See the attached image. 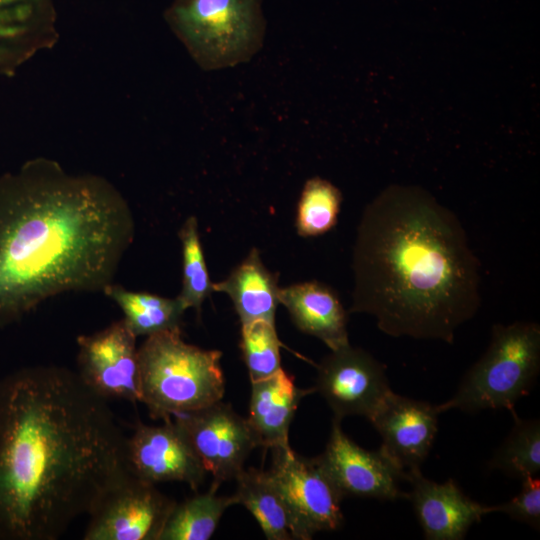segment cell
I'll use <instances>...</instances> for the list:
<instances>
[{
  "instance_id": "1",
  "label": "cell",
  "mask_w": 540,
  "mask_h": 540,
  "mask_svg": "<svg viewBox=\"0 0 540 540\" xmlns=\"http://www.w3.org/2000/svg\"><path fill=\"white\" fill-rule=\"evenodd\" d=\"M107 400L58 366L0 380V540H56L129 473Z\"/></svg>"
},
{
  "instance_id": "2",
  "label": "cell",
  "mask_w": 540,
  "mask_h": 540,
  "mask_svg": "<svg viewBox=\"0 0 540 540\" xmlns=\"http://www.w3.org/2000/svg\"><path fill=\"white\" fill-rule=\"evenodd\" d=\"M106 179L35 158L0 177V326L65 292L103 291L134 238Z\"/></svg>"
},
{
  "instance_id": "3",
  "label": "cell",
  "mask_w": 540,
  "mask_h": 540,
  "mask_svg": "<svg viewBox=\"0 0 540 540\" xmlns=\"http://www.w3.org/2000/svg\"><path fill=\"white\" fill-rule=\"evenodd\" d=\"M352 269L350 312L392 337L452 344L481 305L480 262L462 223L417 186L391 185L365 207Z\"/></svg>"
},
{
  "instance_id": "4",
  "label": "cell",
  "mask_w": 540,
  "mask_h": 540,
  "mask_svg": "<svg viewBox=\"0 0 540 540\" xmlns=\"http://www.w3.org/2000/svg\"><path fill=\"white\" fill-rule=\"evenodd\" d=\"M138 354L140 402L151 418L170 419L222 400V352L186 343L181 329L147 336Z\"/></svg>"
},
{
  "instance_id": "5",
  "label": "cell",
  "mask_w": 540,
  "mask_h": 540,
  "mask_svg": "<svg viewBox=\"0 0 540 540\" xmlns=\"http://www.w3.org/2000/svg\"><path fill=\"white\" fill-rule=\"evenodd\" d=\"M164 18L206 71L248 62L263 46L262 0H173Z\"/></svg>"
},
{
  "instance_id": "6",
  "label": "cell",
  "mask_w": 540,
  "mask_h": 540,
  "mask_svg": "<svg viewBox=\"0 0 540 540\" xmlns=\"http://www.w3.org/2000/svg\"><path fill=\"white\" fill-rule=\"evenodd\" d=\"M540 370V326L517 321L495 324L481 358L466 372L455 394L437 405L440 413L508 409L528 395Z\"/></svg>"
},
{
  "instance_id": "7",
  "label": "cell",
  "mask_w": 540,
  "mask_h": 540,
  "mask_svg": "<svg viewBox=\"0 0 540 540\" xmlns=\"http://www.w3.org/2000/svg\"><path fill=\"white\" fill-rule=\"evenodd\" d=\"M271 450L269 472L291 513L297 540H310L317 532L338 529L343 522V496L318 457L301 456L290 445Z\"/></svg>"
},
{
  "instance_id": "8",
  "label": "cell",
  "mask_w": 540,
  "mask_h": 540,
  "mask_svg": "<svg viewBox=\"0 0 540 540\" xmlns=\"http://www.w3.org/2000/svg\"><path fill=\"white\" fill-rule=\"evenodd\" d=\"M175 501L128 473L94 505L84 540H159Z\"/></svg>"
},
{
  "instance_id": "9",
  "label": "cell",
  "mask_w": 540,
  "mask_h": 540,
  "mask_svg": "<svg viewBox=\"0 0 540 540\" xmlns=\"http://www.w3.org/2000/svg\"><path fill=\"white\" fill-rule=\"evenodd\" d=\"M198 456L212 484L235 479L257 440L247 419L222 400L173 417Z\"/></svg>"
},
{
  "instance_id": "10",
  "label": "cell",
  "mask_w": 540,
  "mask_h": 540,
  "mask_svg": "<svg viewBox=\"0 0 540 540\" xmlns=\"http://www.w3.org/2000/svg\"><path fill=\"white\" fill-rule=\"evenodd\" d=\"M314 388L340 420L353 415L369 420L392 392L385 365L350 344L323 358Z\"/></svg>"
},
{
  "instance_id": "11",
  "label": "cell",
  "mask_w": 540,
  "mask_h": 540,
  "mask_svg": "<svg viewBox=\"0 0 540 540\" xmlns=\"http://www.w3.org/2000/svg\"><path fill=\"white\" fill-rule=\"evenodd\" d=\"M136 336L124 319L89 335L78 344V376L100 397L140 402L139 354Z\"/></svg>"
},
{
  "instance_id": "12",
  "label": "cell",
  "mask_w": 540,
  "mask_h": 540,
  "mask_svg": "<svg viewBox=\"0 0 540 540\" xmlns=\"http://www.w3.org/2000/svg\"><path fill=\"white\" fill-rule=\"evenodd\" d=\"M341 421L333 418L326 448L317 457L343 498L406 499L400 486L406 473L379 449L368 451L356 444L342 430Z\"/></svg>"
},
{
  "instance_id": "13",
  "label": "cell",
  "mask_w": 540,
  "mask_h": 540,
  "mask_svg": "<svg viewBox=\"0 0 540 540\" xmlns=\"http://www.w3.org/2000/svg\"><path fill=\"white\" fill-rule=\"evenodd\" d=\"M126 466L152 484L182 482L197 490L207 473L173 418L152 426L139 423L125 440Z\"/></svg>"
},
{
  "instance_id": "14",
  "label": "cell",
  "mask_w": 540,
  "mask_h": 540,
  "mask_svg": "<svg viewBox=\"0 0 540 540\" xmlns=\"http://www.w3.org/2000/svg\"><path fill=\"white\" fill-rule=\"evenodd\" d=\"M437 405L398 395L385 398L369 421L381 436L379 450L405 473L421 470L437 431Z\"/></svg>"
},
{
  "instance_id": "15",
  "label": "cell",
  "mask_w": 540,
  "mask_h": 540,
  "mask_svg": "<svg viewBox=\"0 0 540 540\" xmlns=\"http://www.w3.org/2000/svg\"><path fill=\"white\" fill-rule=\"evenodd\" d=\"M407 498L427 540H462L470 527L492 513L491 505L469 498L453 479L436 483L421 470L406 473Z\"/></svg>"
},
{
  "instance_id": "16",
  "label": "cell",
  "mask_w": 540,
  "mask_h": 540,
  "mask_svg": "<svg viewBox=\"0 0 540 540\" xmlns=\"http://www.w3.org/2000/svg\"><path fill=\"white\" fill-rule=\"evenodd\" d=\"M55 0H0V75L12 76L58 37Z\"/></svg>"
},
{
  "instance_id": "17",
  "label": "cell",
  "mask_w": 540,
  "mask_h": 540,
  "mask_svg": "<svg viewBox=\"0 0 540 540\" xmlns=\"http://www.w3.org/2000/svg\"><path fill=\"white\" fill-rule=\"evenodd\" d=\"M252 383L247 422L258 447L277 448L289 445L291 422L300 401L315 388H299L292 375L283 368Z\"/></svg>"
},
{
  "instance_id": "18",
  "label": "cell",
  "mask_w": 540,
  "mask_h": 540,
  "mask_svg": "<svg viewBox=\"0 0 540 540\" xmlns=\"http://www.w3.org/2000/svg\"><path fill=\"white\" fill-rule=\"evenodd\" d=\"M278 299L299 330L320 339L331 351L350 344L346 311L329 286L317 281L297 283L279 289Z\"/></svg>"
},
{
  "instance_id": "19",
  "label": "cell",
  "mask_w": 540,
  "mask_h": 540,
  "mask_svg": "<svg viewBox=\"0 0 540 540\" xmlns=\"http://www.w3.org/2000/svg\"><path fill=\"white\" fill-rule=\"evenodd\" d=\"M277 282V275L265 267L253 248L225 280L213 283L212 289L230 297L241 325L258 320L275 324L280 289Z\"/></svg>"
},
{
  "instance_id": "20",
  "label": "cell",
  "mask_w": 540,
  "mask_h": 540,
  "mask_svg": "<svg viewBox=\"0 0 540 540\" xmlns=\"http://www.w3.org/2000/svg\"><path fill=\"white\" fill-rule=\"evenodd\" d=\"M235 480V504L253 515L266 539L297 540L291 513L269 471L243 468Z\"/></svg>"
},
{
  "instance_id": "21",
  "label": "cell",
  "mask_w": 540,
  "mask_h": 540,
  "mask_svg": "<svg viewBox=\"0 0 540 540\" xmlns=\"http://www.w3.org/2000/svg\"><path fill=\"white\" fill-rule=\"evenodd\" d=\"M103 292L121 308L124 321L136 337L181 329L186 309L177 297L129 291L113 283Z\"/></svg>"
},
{
  "instance_id": "22",
  "label": "cell",
  "mask_w": 540,
  "mask_h": 540,
  "mask_svg": "<svg viewBox=\"0 0 540 540\" xmlns=\"http://www.w3.org/2000/svg\"><path fill=\"white\" fill-rule=\"evenodd\" d=\"M218 486L175 503L159 540H208L214 534L224 511L235 504L233 495L218 496Z\"/></svg>"
},
{
  "instance_id": "23",
  "label": "cell",
  "mask_w": 540,
  "mask_h": 540,
  "mask_svg": "<svg viewBox=\"0 0 540 540\" xmlns=\"http://www.w3.org/2000/svg\"><path fill=\"white\" fill-rule=\"evenodd\" d=\"M512 415L513 428L496 450L489 468L522 480L540 472V422L538 419H522L516 412Z\"/></svg>"
},
{
  "instance_id": "24",
  "label": "cell",
  "mask_w": 540,
  "mask_h": 540,
  "mask_svg": "<svg viewBox=\"0 0 540 540\" xmlns=\"http://www.w3.org/2000/svg\"><path fill=\"white\" fill-rule=\"evenodd\" d=\"M342 194L330 181L313 177L302 189L296 216L300 236L314 237L331 230L337 223Z\"/></svg>"
},
{
  "instance_id": "25",
  "label": "cell",
  "mask_w": 540,
  "mask_h": 540,
  "mask_svg": "<svg viewBox=\"0 0 540 540\" xmlns=\"http://www.w3.org/2000/svg\"><path fill=\"white\" fill-rule=\"evenodd\" d=\"M182 244V289L177 296L183 307L199 313L202 303L213 291L198 232V222L189 217L179 231Z\"/></svg>"
},
{
  "instance_id": "26",
  "label": "cell",
  "mask_w": 540,
  "mask_h": 540,
  "mask_svg": "<svg viewBox=\"0 0 540 540\" xmlns=\"http://www.w3.org/2000/svg\"><path fill=\"white\" fill-rule=\"evenodd\" d=\"M281 345L273 323L258 320L241 326L240 348L251 382L270 377L282 368Z\"/></svg>"
},
{
  "instance_id": "27",
  "label": "cell",
  "mask_w": 540,
  "mask_h": 540,
  "mask_svg": "<svg viewBox=\"0 0 540 540\" xmlns=\"http://www.w3.org/2000/svg\"><path fill=\"white\" fill-rule=\"evenodd\" d=\"M520 492L511 500L491 505L492 512L507 514L513 520L523 522L532 528H540V478L529 476L521 480Z\"/></svg>"
}]
</instances>
